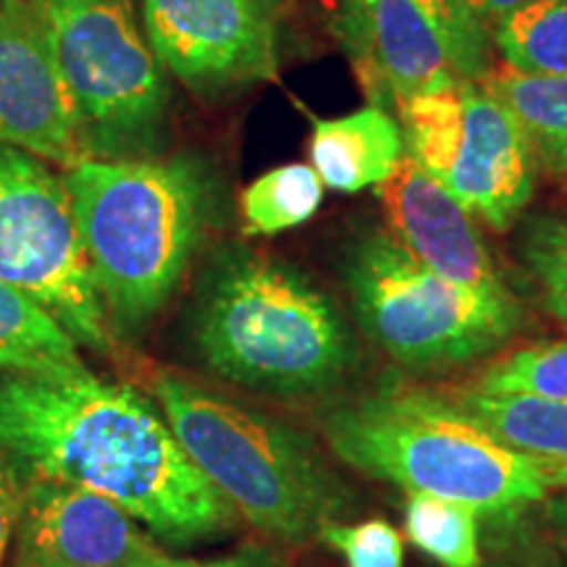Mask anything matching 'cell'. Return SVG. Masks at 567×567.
Here are the masks:
<instances>
[{"label":"cell","instance_id":"cell-1","mask_svg":"<svg viewBox=\"0 0 567 567\" xmlns=\"http://www.w3.org/2000/svg\"><path fill=\"white\" fill-rule=\"evenodd\" d=\"M0 457L19 481L109 496L166 544L218 538L239 520L161 410L95 373L0 371Z\"/></svg>","mask_w":567,"mask_h":567},{"label":"cell","instance_id":"cell-2","mask_svg":"<svg viewBox=\"0 0 567 567\" xmlns=\"http://www.w3.org/2000/svg\"><path fill=\"white\" fill-rule=\"evenodd\" d=\"M63 179L113 334L140 337L200 250L216 182L195 155L87 158Z\"/></svg>","mask_w":567,"mask_h":567},{"label":"cell","instance_id":"cell-3","mask_svg":"<svg viewBox=\"0 0 567 567\" xmlns=\"http://www.w3.org/2000/svg\"><path fill=\"white\" fill-rule=\"evenodd\" d=\"M189 337L205 368L264 394H321L354 363L331 297L300 268L247 247H224L205 268Z\"/></svg>","mask_w":567,"mask_h":567},{"label":"cell","instance_id":"cell-4","mask_svg":"<svg viewBox=\"0 0 567 567\" xmlns=\"http://www.w3.org/2000/svg\"><path fill=\"white\" fill-rule=\"evenodd\" d=\"M323 434L354 471L476 513H509L551 492L544 463L509 450L450 396L413 389L360 396L323 417Z\"/></svg>","mask_w":567,"mask_h":567},{"label":"cell","instance_id":"cell-5","mask_svg":"<svg viewBox=\"0 0 567 567\" xmlns=\"http://www.w3.org/2000/svg\"><path fill=\"white\" fill-rule=\"evenodd\" d=\"M176 442L255 530L308 542L344 509V492L300 431L174 373L151 379Z\"/></svg>","mask_w":567,"mask_h":567},{"label":"cell","instance_id":"cell-6","mask_svg":"<svg viewBox=\"0 0 567 567\" xmlns=\"http://www.w3.org/2000/svg\"><path fill=\"white\" fill-rule=\"evenodd\" d=\"M347 292L368 337L415 371L465 365L499 350L520 326L509 295H481L417 264L389 231L358 239L344 264Z\"/></svg>","mask_w":567,"mask_h":567},{"label":"cell","instance_id":"cell-7","mask_svg":"<svg viewBox=\"0 0 567 567\" xmlns=\"http://www.w3.org/2000/svg\"><path fill=\"white\" fill-rule=\"evenodd\" d=\"M69 84L92 158L151 155L168 87L134 0H32Z\"/></svg>","mask_w":567,"mask_h":567},{"label":"cell","instance_id":"cell-8","mask_svg":"<svg viewBox=\"0 0 567 567\" xmlns=\"http://www.w3.org/2000/svg\"><path fill=\"white\" fill-rule=\"evenodd\" d=\"M0 279L42 305L76 344L116 350L66 179L9 145H0Z\"/></svg>","mask_w":567,"mask_h":567},{"label":"cell","instance_id":"cell-9","mask_svg":"<svg viewBox=\"0 0 567 567\" xmlns=\"http://www.w3.org/2000/svg\"><path fill=\"white\" fill-rule=\"evenodd\" d=\"M396 113L405 153L473 218L496 231L517 221L534 197L536 158L520 124L484 82L423 92Z\"/></svg>","mask_w":567,"mask_h":567},{"label":"cell","instance_id":"cell-10","mask_svg":"<svg viewBox=\"0 0 567 567\" xmlns=\"http://www.w3.org/2000/svg\"><path fill=\"white\" fill-rule=\"evenodd\" d=\"M463 0H337L334 32L375 109L492 71V34Z\"/></svg>","mask_w":567,"mask_h":567},{"label":"cell","instance_id":"cell-11","mask_svg":"<svg viewBox=\"0 0 567 567\" xmlns=\"http://www.w3.org/2000/svg\"><path fill=\"white\" fill-rule=\"evenodd\" d=\"M142 27L161 69L197 95L276 74L274 0H142Z\"/></svg>","mask_w":567,"mask_h":567},{"label":"cell","instance_id":"cell-12","mask_svg":"<svg viewBox=\"0 0 567 567\" xmlns=\"http://www.w3.org/2000/svg\"><path fill=\"white\" fill-rule=\"evenodd\" d=\"M0 145L63 168L92 158L51 34L32 0H0Z\"/></svg>","mask_w":567,"mask_h":567},{"label":"cell","instance_id":"cell-13","mask_svg":"<svg viewBox=\"0 0 567 567\" xmlns=\"http://www.w3.org/2000/svg\"><path fill=\"white\" fill-rule=\"evenodd\" d=\"M19 484L17 557L61 567H142L163 551L109 496L55 481Z\"/></svg>","mask_w":567,"mask_h":567},{"label":"cell","instance_id":"cell-14","mask_svg":"<svg viewBox=\"0 0 567 567\" xmlns=\"http://www.w3.org/2000/svg\"><path fill=\"white\" fill-rule=\"evenodd\" d=\"M375 193L384 205L389 234L417 264L473 292L509 295L476 218L408 153Z\"/></svg>","mask_w":567,"mask_h":567},{"label":"cell","instance_id":"cell-15","mask_svg":"<svg viewBox=\"0 0 567 567\" xmlns=\"http://www.w3.org/2000/svg\"><path fill=\"white\" fill-rule=\"evenodd\" d=\"M405 158L402 124L384 109L368 105L363 111L337 118H318L310 137V163L323 187L354 195L381 187Z\"/></svg>","mask_w":567,"mask_h":567},{"label":"cell","instance_id":"cell-16","mask_svg":"<svg viewBox=\"0 0 567 567\" xmlns=\"http://www.w3.org/2000/svg\"><path fill=\"white\" fill-rule=\"evenodd\" d=\"M509 450L544 465L567 463V400L530 394H486L460 389L450 396Z\"/></svg>","mask_w":567,"mask_h":567},{"label":"cell","instance_id":"cell-17","mask_svg":"<svg viewBox=\"0 0 567 567\" xmlns=\"http://www.w3.org/2000/svg\"><path fill=\"white\" fill-rule=\"evenodd\" d=\"M484 84L520 124L536 166L567 174V74H528L502 63Z\"/></svg>","mask_w":567,"mask_h":567},{"label":"cell","instance_id":"cell-18","mask_svg":"<svg viewBox=\"0 0 567 567\" xmlns=\"http://www.w3.org/2000/svg\"><path fill=\"white\" fill-rule=\"evenodd\" d=\"M0 371L90 375L80 344L42 305L0 279Z\"/></svg>","mask_w":567,"mask_h":567},{"label":"cell","instance_id":"cell-19","mask_svg":"<svg viewBox=\"0 0 567 567\" xmlns=\"http://www.w3.org/2000/svg\"><path fill=\"white\" fill-rule=\"evenodd\" d=\"M488 32L507 66L528 74H567V0H534Z\"/></svg>","mask_w":567,"mask_h":567},{"label":"cell","instance_id":"cell-20","mask_svg":"<svg viewBox=\"0 0 567 567\" xmlns=\"http://www.w3.org/2000/svg\"><path fill=\"white\" fill-rule=\"evenodd\" d=\"M323 200V182L313 166L287 163L247 184L239 197L245 231L274 237L316 216Z\"/></svg>","mask_w":567,"mask_h":567},{"label":"cell","instance_id":"cell-21","mask_svg":"<svg viewBox=\"0 0 567 567\" xmlns=\"http://www.w3.org/2000/svg\"><path fill=\"white\" fill-rule=\"evenodd\" d=\"M476 517V509L460 502L431 494H408V538L444 567H481Z\"/></svg>","mask_w":567,"mask_h":567},{"label":"cell","instance_id":"cell-22","mask_svg":"<svg viewBox=\"0 0 567 567\" xmlns=\"http://www.w3.org/2000/svg\"><path fill=\"white\" fill-rule=\"evenodd\" d=\"M473 389L486 394H530L567 400V339L517 347L484 368Z\"/></svg>","mask_w":567,"mask_h":567},{"label":"cell","instance_id":"cell-23","mask_svg":"<svg viewBox=\"0 0 567 567\" xmlns=\"http://www.w3.org/2000/svg\"><path fill=\"white\" fill-rule=\"evenodd\" d=\"M520 255L551 316L567 326V218H530L523 231Z\"/></svg>","mask_w":567,"mask_h":567},{"label":"cell","instance_id":"cell-24","mask_svg":"<svg viewBox=\"0 0 567 567\" xmlns=\"http://www.w3.org/2000/svg\"><path fill=\"white\" fill-rule=\"evenodd\" d=\"M318 538L344 557L347 567H405V542L396 534L392 523L373 520L354 523H326Z\"/></svg>","mask_w":567,"mask_h":567},{"label":"cell","instance_id":"cell-25","mask_svg":"<svg viewBox=\"0 0 567 567\" xmlns=\"http://www.w3.org/2000/svg\"><path fill=\"white\" fill-rule=\"evenodd\" d=\"M19 507H21V484L13 476V471L0 457V567H3L6 551L11 547V538L17 536L19 523Z\"/></svg>","mask_w":567,"mask_h":567},{"label":"cell","instance_id":"cell-26","mask_svg":"<svg viewBox=\"0 0 567 567\" xmlns=\"http://www.w3.org/2000/svg\"><path fill=\"white\" fill-rule=\"evenodd\" d=\"M142 567H276V563L268 551L245 547L234 551V555L216 557V559H179V557H168L166 551H161L158 557H153L151 563H145Z\"/></svg>","mask_w":567,"mask_h":567},{"label":"cell","instance_id":"cell-27","mask_svg":"<svg viewBox=\"0 0 567 567\" xmlns=\"http://www.w3.org/2000/svg\"><path fill=\"white\" fill-rule=\"evenodd\" d=\"M528 3H534V0H463L465 9L486 27L496 24L499 19L509 17V13H515Z\"/></svg>","mask_w":567,"mask_h":567},{"label":"cell","instance_id":"cell-28","mask_svg":"<svg viewBox=\"0 0 567 567\" xmlns=\"http://www.w3.org/2000/svg\"><path fill=\"white\" fill-rule=\"evenodd\" d=\"M549 517H551V523L557 526V530H563V534L567 536V494H563L559 499L551 502Z\"/></svg>","mask_w":567,"mask_h":567},{"label":"cell","instance_id":"cell-29","mask_svg":"<svg viewBox=\"0 0 567 567\" xmlns=\"http://www.w3.org/2000/svg\"><path fill=\"white\" fill-rule=\"evenodd\" d=\"M544 467H547V476H549L551 488H567V463L544 465Z\"/></svg>","mask_w":567,"mask_h":567},{"label":"cell","instance_id":"cell-30","mask_svg":"<svg viewBox=\"0 0 567 567\" xmlns=\"http://www.w3.org/2000/svg\"><path fill=\"white\" fill-rule=\"evenodd\" d=\"M11 567H61L53 563H40V559H27V557H13Z\"/></svg>","mask_w":567,"mask_h":567},{"label":"cell","instance_id":"cell-31","mask_svg":"<svg viewBox=\"0 0 567 567\" xmlns=\"http://www.w3.org/2000/svg\"><path fill=\"white\" fill-rule=\"evenodd\" d=\"M492 567H520V565H492Z\"/></svg>","mask_w":567,"mask_h":567}]
</instances>
